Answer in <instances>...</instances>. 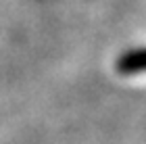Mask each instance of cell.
I'll use <instances>...</instances> for the list:
<instances>
[{
  "label": "cell",
  "instance_id": "cell-1",
  "mask_svg": "<svg viewBox=\"0 0 146 144\" xmlns=\"http://www.w3.org/2000/svg\"><path fill=\"white\" fill-rule=\"evenodd\" d=\"M117 71L121 75H136L146 71V46L144 48H131L127 52H123L117 58Z\"/></svg>",
  "mask_w": 146,
  "mask_h": 144
}]
</instances>
